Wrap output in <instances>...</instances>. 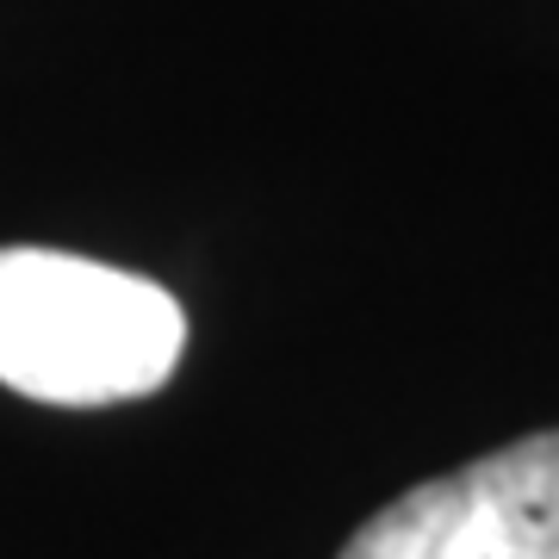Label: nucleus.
Masks as SVG:
<instances>
[{
  "mask_svg": "<svg viewBox=\"0 0 559 559\" xmlns=\"http://www.w3.org/2000/svg\"><path fill=\"white\" fill-rule=\"evenodd\" d=\"M342 559H559V429L404 491Z\"/></svg>",
  "mask_w": 559,
  "mask_h": 559,
  "instance_id": "f03ea898",
  "label": "nucleus"
},
{
  "mask_svg": "<svg viewBox=\"0 0 559 559\" xmlns=\"http://www.w3.org/2000/svg\"><path fill=\"white\" fill-rule=\"evenodd\" d=\"M187 318L168 286L62 249H0V385L38 404H124L168 385Z\"/></svg>",
  "mask_w": 559,
  "mask_h": 559,
  "instance_id": "f257e3e1",
  "label": "nucleus"
}]
</instances>
